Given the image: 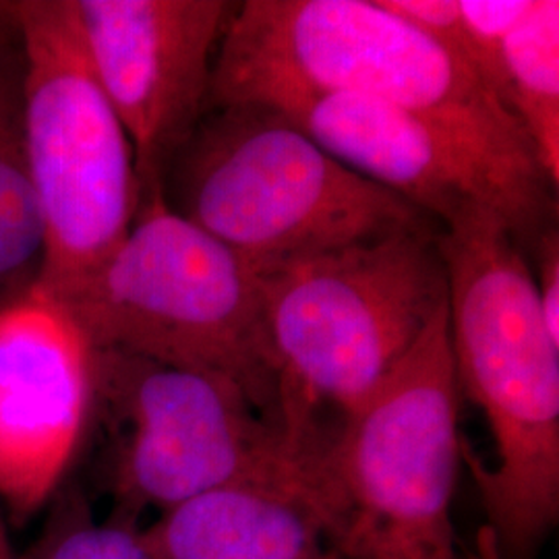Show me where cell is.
<instances>
[{"label":"cell","mask_w":559,"mask_h":559,"mask_svg":"<svg viewBox=\"0 0 559 559\" xmlns=\"http://www.w3.org/2000/svg\"><path fill=\"white\" fill-rule=\"evenodd\" d=\"M460 396L477 404L498 462H473L489 559H537L559 519V342L531 261L498 212L466 203L440 224Z\"/></svg>","instance_id":"6da1fadb"},{"label":"cell","mask_w":559,"mask_h":559,"mask_svg":"<svg viewBox=\"0 0 559 559\" xmlns=\"http://www.w3.org/2000/svg\"><path fill=\"white\" fill-rule=\"evenodd\" d=\"M360 96L431 120L489 160L547 179L533 143L479 75L380 0H245L214 59L207 110Z\"/></svg>","instance_id":"7a4b0ae2"},{"label":"cell","mask_w":559,"mask_h":559,"mask_svg":"<svg viewBox=\"0 0 559 559\" xmlns=\"http://www.w3.org/2000/svg\"><path fill=\"white\" fill-rule=\"evenodd\" d=\"M162 195L255 267L438 224L258 104L210 108L170 164Z\"/></svg>","instance_id":"3957f363"},{"label":"cell","mask_w":559,"mask_h":559,"mask_svg":"<svg viewBox=\"0 0 559 559\" xmlns=\"http://www.w3.org/2000/svg\"><path fill=\"white\" fill-rule=\"evenodd\" d=\"M59 302L92 348L235 381L282 425L260 270L170 210L162 193L141 201L119 249Z\"/></svg>","instance_id":"277c9868"},{"label":"cell","mask_w":559,"mask_h":559,"mask_svg":"<svg viewBox=\"0 0 559 559\" xmlns=\"http://www.w3.org/2000/svg\"><path fill=\"white\" fill-rule=\"evenodd\" d=\"M440 230L431 224L258 267L290 440H323L321 406L350 415L448 300Z\"/></svg>","instance_id":"5b68a950"},{"label":"cell","mask_w":559,"mask_h":559,"mask_svg":"<svg viewBox=\"0 0 559 559\" xmlns=\"http://www.w3.org/2000/svg\"><path fill=\"white\" fill-rule=\"evenodd\" d=\"M460 388L448 300L321 452L320 514L344 559H459Z\"/></svg>","instance_id":"8992f818"},{"label":"cell","mask_w":559,"mask_h":559,"mask_svg":"<svg viewBox=\"0 0 559 559\" xmlns=\"http://www.w3.org/2000/svg\"><path fill=\"white\" fill-rule=\"evenodd\" d=\"M46 295L69 299L127 239L141 187L129 135L81 41L73 0L13 2Z\"/></svg>","instance_id":"52a82bcc"},{"label":"cell","mask_w":559,"mask_h":559,"mask_svg":"<svg viewBox=\"0 0 559 559\" xmlns=\"http://www.w3.org/2000/svg\"><path fill=\"white\" fill-rule=\"evenodd\" d=\"M94 411L110 429L108 489L140 520L245 480H309L321 445L297 443L235 381L94 348Z\"/></svg>","instance_id":"ba28073f"},{"label":"cell","mask_w":559,"mask_h":559,"mask_svg":"<svg viewBox=\"0 0 559 559\" xmlns=\"http://www.w3.org/2000/svg\"><path fill=\"white\" fill-rule=\"evenodd\" d=\"M81 41L135 158L141 201L193 135L212 85L222 32L237 2L73 0Z\"/></svg>","instance_id":"9c48e42d"},{"label":"cell","mask_w":559,"mask_h":559,"mask_svg":"<svg viewBox=\"0 0 559 559\" xmlns=\"http://www.w3.org/2000/svg\"><path fill=\"white\" fill-rule=\"evenodd\" d=\"M300 131L360 177L373 180L441 224L466 203L508 222L528 255L556 226V187L489 160L431 120L360 96H318L278 108Z\"/></svg>","instance_id":"30bf717a"},{"label":"cell","mask_w":559,"mask_h":559,"mask_svg":"<svg viewBox=\"0 0 559 559\" xmlns=\"http://www.w3.org/2000/svg\"><path fill=\"white\" fill-rule=\"evenodd\" d=\"M94 415V348L38 286L0 309V503L27 522L55 498Z\"/></svg>","instance_id":"8fae6325"},{"label":"cell","mask_w":559,"mask_h":559,"mask_svg":"<svg viewBox=\"0 0 559 559\" xmlns=\"http://www.w3.org/2000/svg\"><path fill=\"white\" fill-rule=\"evenodd\" d=\"M154 559H344L309 480H245L205 491L143 526Z\"/></svg>","instance_id":"7c38bea8"},{"label":"cell","mask_w":559,"mask_h":559,"mask_svg":"<svg viewBox=\"0 0 559 559\" xmlns=\"http://www.w3.org/2000/svg\"><path fill=\"white\" fill-rule=\"evenodd\" d=\"M500 98L533 143L549 182H559V2L535 0L506 38Z\"/></svg>","instance_id":"4fadbf2b"},{"label":"cell","mask_w":559,"mask_h":559,"mask_svg":"<svg viewBox=\"0 0 559 559\" xmlns=\"http://www.w3.org/2000/svg\"><path fill=\"white\" fill-rule=\"evenodd\" d=\"M41 260V224L25 145L23 59L15 23L0 32V280Z\"/></svg>","instance_id":"5bb4252c"},{"label":"cell","mask_w":559,"mask_h":559,"mask_svg":"<svg viewBox=\"0 0 559 559\" xmlns=\"http://www.w3.org/2000/svg\"><path fill=\"white\" fill-rule=\"evenodd\" d=\"M20 559H154L140 520L112 510L100 520L78 485L62 483L38 539Z\"/></svg>","instance_id":"9a60e30c"},{"label":"cell","mask_w":559,"mask_h":559,"mask_svg":"<svg viewBox=\"0 0 559 559\" xmlns=\"http://www.w3.org/2000/svg\"><path fill=\"white\" fill-rule=\"evenodd\" d=\"M533 2L535 0H459L464 59L498 98L501 46L528 15Z\"/></svg>","instance_id":"2e32d148"},{"label":"cell","mask_w":559,"mask_h":559,"mask_svg":"<svg viewBox=\"0 0 559 559\" xmlns=\"http://www.w3.org/2000/svg\"><path fill=\"white\" fill-rule=\"evenodd\" d=\"M380 4L468 64L464 59L459 0H380Z\"/></svg>","instance_id":"e0dca14e"},{"label":"cell","mask_w":559,"mask_h":559,"mask_svg":"<svg viewBox=\"0 0 559 559\" xmlns=\"http://www.w3.org/2000/svg\"><path fill=\"white\" fill-rule=\"evenodd\" d=\"M533 255L531 272L537 286L540 316L551 334L559 342V235L558 224L547 228L528 251Z\"/></svg>","instance_id":"ac0fdd59"},{"label":"cell","mask_w":559,"mask_h":559,"mask_svg":"<svg viewBox=\"0 0 559 559\" xmlns=\"http://www.w3.org/2000/svg\"><path fill=\"white\" fill-rule=\"evenodd\" d=\"M0 559H20V554L15 551L11 537H9L7 524L2 519V510H0Z\"/></svg>","instance_id":"d6986e66"},{"label":"cell","mask_w":559,"mask_h":559,"mask_svg":"<svg viewBox=\"0 0 559 559\" xmlns=\"http://www.w3.org/2000/svg\"><path fill=\"white\" fill-rule=\"evenodd\" d=\"M13 27V2H0V32Z\"/></svg>","instance_id":"ffe728a7"}]
</instances>
